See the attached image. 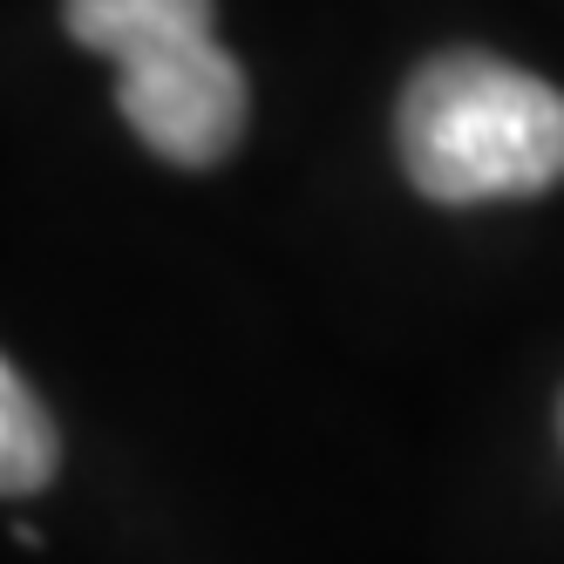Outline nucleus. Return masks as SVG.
<instances>
[{
	"instance_id": "nucleus-1",
	"label": "nucleus",
	"mask_w": 564,
	"mask_h": 564,
	"mask_svg": "<svg viewBox=\"0 0 564 564\" xmlns=\"http://www.w3.org/2000/svg\"><path fill=\"white\" fill-rule=\"evenodd\" d=\"M394 150L435 205L538 197L564 184V89L476 48L435 55L401 89Z\"/></svg>"
},
{
	"instance_id": "nucleus-2",
	"label": "nucleus",
	"mask_w": 564,
	"mask_h": 564,
	"mask_svg": "<svg viewBox=\"0 0 564 564\" xmlns=\"http://www.w3.org/2000/svg\"><path fill=\"white\" fill-rule=\"evenodd\" d=\"M62 28L116 62V109L164 164L205 171L238 150L252 96L212 0H62Z\"/></svg>"
},
{
	"instance_id": "nucleus-3",
	"label": "nucleus",
	"mask_w": 564,
	"mask_h": 564,
	"mask_svg": "<svg viewBox=\"0 0 564 564\" xmlns=\"http://www.w3.org/2000/svg\"><path fill=\"white\" fill-rule=\"evenodd\" d=\"M62 463V442H55V422L42 409V394H34L14 368L8 354H0V497H28L42 490Z\"/></svg>"
}]
</instances>
